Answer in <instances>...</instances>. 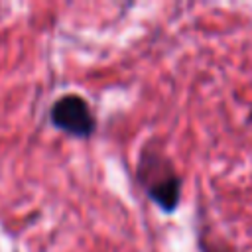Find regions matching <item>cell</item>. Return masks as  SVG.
<instances>
[{"label":"cell","instance_id":"obj_2","mask_svg":"<svg viewBox=\"0 0 252 252\" xmlns=\"http://www.w3.org/2000/svg\"><path fill=\"white\" fill-rule=\"evenodd\" d=\"M51 124L75 138H89L96 128V118L89 102L75 93L59 96L49 110Z\"/></svg>","mask_w":252,"mask_h":252},{"label":"cell","instance_id":"obj_1","mask_svg":"<svg viewBox=\"0 0 252 252\" xmlns=\"http://www.w3.org/2000/svg\"><path fill=\"white\" fill-rule=\"evenodd\" d=\"M138 179L148 197L163 211L173 213L181 199V177L175 173L169 159L156 152H144L138 163Z\"/></svg>","mask_w":252,"mask_h":252}]
</instances>
